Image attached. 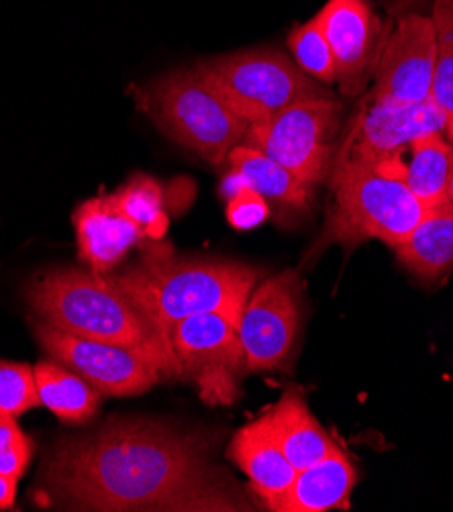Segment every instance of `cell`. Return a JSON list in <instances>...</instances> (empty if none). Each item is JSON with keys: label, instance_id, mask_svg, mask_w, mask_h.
<instances>
[{"label": "cell", "instance_id": "obj_1", "mask_svg": "<svg viewBox=\"0 0 453 512\" xmlns=\"http://www.w3.org/2000/svg\"><path fill=\"white\" fill-rule=\"evenodd\" d=\"M211 443L151 421H111L62 441L43 472L66 510H251L211 462Z\"/></svg>", "mask_w": 453, "mask_h": 512}, {"label": "cell", "instance_id": "obj_2", "mask_svg": "<svg viewBox=\"0 0 453 512\" xmlns=\"http://www.w3.org/2000/svg\"><path fill=\"white\" fill-rule=\"evenodd\" d=\"M262 278V268L176 255L170 245H147L137 264L113 276L168 341L176 323L200 313H221L239 325L247 296Z\"/></svg>", "mask_w": 453, "mask_h": 512}, {"label": "cell", "instance_id": "obj_3", "mask_svg": "<svg viewBox=\"0 0 453 512\" xmlns=\"http://www.w3.org/2000/svg\"><path fill=\"white\" fill-rule=\"evenodd\" d=\"M27 300L35 319L60 331L133 347L154 360L166 378H182L172 343L113 278L60 268L33 280Z\"/></svg>", "mask_w": 453, "mask_h": 512}, {"label": "cell", "instance_id": "obj_4", "mask_svg": "<svg viewBox=\"0 0 453 512\" xmlns=\"http://www.w3.org/2000/svg\"><path fill=\"white\" fill-rule=\"evenodd\" d=\"M329 186L333 204L317 249H354L370 239L396 249L425 215V207L405 184V174L354 158L335 156Z\"/></svg>", "mask_w": 453, "mask_h": 512}, {"label": "cell", "instance_id": "obj_5", "mask_svg": "<svg viewBox=\"0 0 453 512\" xmlns=\"http://www.w3.org/2000/svg\"><path fill=\"white\" fill-rule=\"evenodd\" d=\"M137 107L158 129L213 166L243 143L247 123L192 70H174L135 88Z\"/></svg>", "mask_w": 453, "mask_h": 512}, {"label": "cell", "instance_id": "obj_6", "mask_svg": "<svg viewBox=\"0 0 453 512\" xmlns=\"http://www.w3.org/2000/svg\"><path fill=\"white\" fill-rule=\"evenodd\" d=\"M194 70L247 125L262 123L294 102L329 96L278 49H249L200 60Z\"/></svg>", "mask_w": 453, "mask_h": 512}, {"label": "cell", "instance_id": "obj_7", "mask_svg": "<svg viewBox=\"0 0 453 512\" xmlns=\"http://www.w3.org/2000/svg\"><path fill=\"white\" fill-rule=\"evenodd\" d=\"M341 119L343 105L331 94L307 98L262 123L249 125L243 143L260 149L315 186L329 178L339 147Z\"/></svg>", "mask_w": 453, "mask_h": 512}, {"label": "cell", "instance_id": "obj_8", "mask_svg": "<svg viewBox=\"0 0 453 512\" xmlns=\"http://www.w3.org/2000/svg\"><path fill=\"white\" fill-rule=\"evenodd\" d=\"M170 341L182 378H190L205 404H233L249 372L237 323L221 313H200L176 323Z\"/></svg>", "mask_w": 453, "mask_h": 512}, {"label": "cell", "instance_id": "obj_9", "mask_svg": "<svg viewBox=\"0 0 453 512\" xmlns=\"http://www.w3.org/2000/svg\"><path fill=\"white\" fill-rule=\"evenodd\" d=\"M302 317L300 278L292 270L256 284L237 325L249 372L290 370Z\"/></svg>", "mask_w": 453, "mask_h": 512}, {"label": "cell", "instance_id": "obj_10", "mask_svg": "<svg viewBox=\"0 0 453 512\" xmlns=\"http://www.w3.org/2000/svg\"><path fill=\"white\" fill-rule=\"evenodd\" d=\"M33 333L52 360L80 374L105 396H137L164 380L160 366L133 347L78 337L39 321Z\"/></svg>", "mask_w": 453, "mask_h": 512}, {"label": "cell", "instance_id": "obj_11", "mask_svg": "<svg viewBox=\"0 0 453 512\" xmlns=\"http://www.w3.org/2000/svg\"><path fill=\"white\" fill-rule=\"evenodd\" d=\"M433 133H445V115L433 98L405 105L378 98L370 90L335 156L378 166L405 162L409 147Z\"/></svg>", "mask_w": 453, "mask_h": 512}, {"label": "cell", "instance_id": "obj_12", "mask_svg": "<svg viewBox=\"0 0 453 512\" xmlns=\"http://www.w3.org/2000/svg\"><path fill=\"white\" fill-rule=\"evenodd\" d=\"M437 66V33L433 19L405 15L384 39L374 72L372 94L415 105L431 98Z\"/></svg>", "mask_w": 453, "mask_h": 512}, {"label": "cell", "instance_id": "obj_13", "mask_svg": "<svg viewBox=\"0 0 453 512\" xmlns=\"http://www.w3.org/2000/svg\"><path fill=\"white\" fill-rule=\"evenodd\" d=\"M317 21L331 45L341 92L358 96L374 78L384 45L378 15L368 0H329Z\"/></svg>", "mask_w": 453, "mask_h": 512}, {"label": "cell", "instance_id": "obj_14", "mask_svg": "<svg viewBox=\"0 0 453 512\" xmlns=\"http://www.w3.org/2000/svg\"><path fill=\"white\" fill-rule=\"evenodd\" d=\"M78 255L96 274L117 268L125 255L145 239L141 229L127 219L111 194H100L82 202L74 213Z\"/></svg>", "mask_w": 453, "mask_h": 512}, {"label": "cell", "instance_id": "obj_15", "mask_svg": "<svg viewBox=\"0 0 453 512\" xmlns=\"http://www.w3.org/2000/svg\"><path fill=\"white\" fill-rule=\"evenodd\" d=\"M358 482V470L341 447L321 462L300 470L286 492L264 506L274 512H327L347 508L349 494Z\"/></svg>", "mask_w": 453, "mask_h": 512}, {"label": "cell", "instance_id": "obj_16", "mask_svg": "<svg viewBox=\"0 0 453 512\" xmlns=\"http://www.w3.org/2000/svg\"><path fill=\"white\" fill-rule=\"evenodd\" d=\"M227 453L231 462L245 472L262 504L286 492L298 474L280 449L268 415L241 427L231 439Z\"/></svg>", "mask_w": 453, "mask_h": 512}, {"label": "cell", "instance_id": "obj_17", "mask_svg": "<svg viewBox=\"0 0 453 512\" xmlns=\"http://www.w3.org/2000/svg\"><path fill=\"white\" fill-rule=\"evenodd\" d=\"M270 429L296 472L315 466L327 457L337 441L313 417L311 408L298 388H288L266 413Z\"/></svg>", "mask_w": 453, "mask_h": 512}, {"label": "cell", "instance_id": "obj_18", "mask_svg": "<svg viewBox=\"0 0 453 512\" xmlns=\"http://www.w3.org/2000/svg\"><path fill=\"white\" fill-rule=\"evenodd\" d=\"M398 262L417 280L437 284L453 268V204L427 209L419 225L396 249Z\"/></svg>", "mask_w": 453, "mask_h": 512}, {"label": "cell", "instance_id": "obj_19", "mask_svg": "<svg viewBox=\"0 0 453 512\" xmlns=\"http://www.w3.org/2000/svg\"><path fill=\"white\" fill-rule=\"evenodd\" d=\"M227 164L229 170L237 172L251 190H256L266 200H272L280 209L302 211L309 207L313 184L300 180L260 149L241 143L229 153Z\"/></svg>", "mask_w": 453, "mask_h": 512}, {"label": "cell", "instance_id": "obj_20", "mask_svg": "<svg viewBox=\"0 0 453 512\" xmlns=\"http://www.w3.org/2000/svg\"><path fill=\"white\" fill-rule=\"evenodd\" d=\"M33 370L41 406L52 411L58 419L68 423H84L96 413L103 394L80 374L56 360H43L33 366Z\"/></svg>", "mask_w": 453, "mask_h": 512}, {"label": "cell", "instance_id": "obj_21", "mask_svg": "<svg viewBox=\"0 0 453 512\" xmlns=\"http://www.w3.org/2000/svg\"><path fill=\"white\" fill-rule=\"evenodd\" d=\"M453 166V145L443 133L417 139L405 158V184L425 209L447 202V180Z\"/></svg>", "mask_w": 453, "mask_h": 512}, {"label": "cell", "instance_id": "obj_22", "mask_svg": "<svg viewBox=\"0 0 453 512\" xmlns=\"http://www.w3.org/2000/svg\"><path fill=\"white\" fill-rule=\"evenodd\" d=\"M111 198L117 204V209L141 229L145 239H164L168 231V215L164 207V188L158 180L137 174L117 192H113Z\"/></svg>", "mask_w": 453, "mask_h": 512}, {"label": "cell", "instance_id": "obj_23", "mask_svg": "<svg viewBox=\"0 0 453 512\" xmlns=\"http://www.w3.org/2000/svg\"><path fill=\"white\" fill-rule=\"evenodd\" d=\"M431 19L437 33V66L431 98L445 115L447 141L453 145V0H435Z\"/></svg>", "mask_w": 453, "mask_h": 512}, {"label": "cell", "instance_id": "obj_24", "mask_svg": "<svg viewBox=\"0 0 453 512\" xmlns=\"http://www.w3.org/2000/svg\"><path fill=\"white\" fill-rule=\"evenodd\" d=\"M288 45L292 51V60L302 72L321 84L337 82L333 51L317 17L296 27L288 37Z\"/></svg>", "mask_w": 453, "mask_h": 512}, {"label": "cell", "instance_id": "obj_25", "mask_svg": "<svg viewBox=\"0 0 453 512\" xmlns=\"http://www.w3.org/2000/svg\"><path fill=\"white\" fill-rule=\"evenodd\" d=\"M37 406L41 398L33 366L0 360V415L17 419Z\"/></svg>", "mask_w": 453, "mask_h": 512}, {"label": "cell", "instance_id": "obj_26", "mask_svg": "<svg viewBox=\"0 0 453 512\" xmlns=\"http://www.w3.org/2000/svg\"><path fill=\"white\" fill-rule=\"evenodd\" d=\"M33 453L31 439L17 425L15 417L0 415V474L19 480Z\"/></svg>", "mask_w": 453, "mask_h": 512}, {"label": "cell", "instance_id": "obj_27", "mask_svg": "<svg viewBox=\"0 0 453 512\" xmlns=\"http://www.w3.org/2000/svg\"><path fill=\"white\" fill-rule=\"evenodd\" d=\"M270 215L268 200L251 188H243L227 200V221L237 231L260 227Z\"/></svg>", "mask_w": 453, "mask_h": 512}, {"label": "cell", "instance_id": "obj_28", "mask_svg": "<svg viewBox=\"0 0 453 512\" xmlns=\"http://www.w3.org/2000/svg\"><path fill=\"white\" fill-rule=\"evenodd\" d=\"M17 482L5 474H0V510H9L17 498Z\"/></svg>", "mask_w": 453, "mask_h": 512}, {"label": "cell", "instance_id": "obj_29", "mask_svg": "<svg viewBox=\"0 0 453 512\" xmlns=\"http://www.w3.org/2000/svg\"><path fill=\"white\" fill-rule=\"evenodd\" d=\"M447 202L453 204V166L449 172V180H447Z\"/></svg>", "mask_w": 453, "mask_h": 512}]
</instances>
